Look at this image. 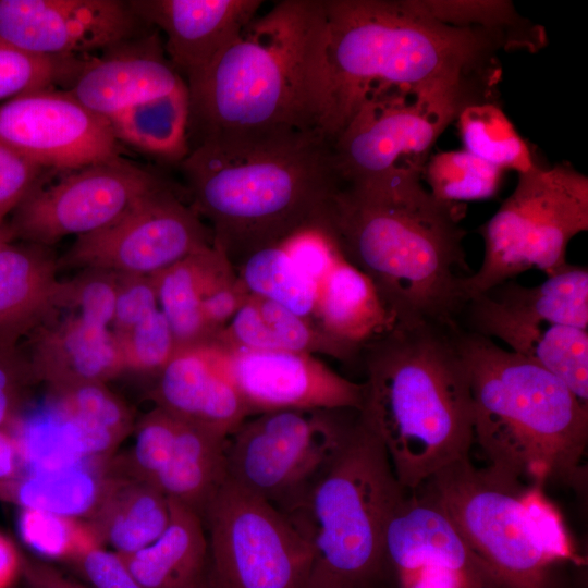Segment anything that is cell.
I'll use <instances>...</instances> for the list:
<instances>
[{
	"label": "cell",
	"instance_id": "obj_1",
	"mask_svg": "<svg viewBox=\"0 0 588 588\" xmlns=\"http://www.w3.org/2000/svg\"><path fill=\"white\" fill-rule=\"evenodd\" d=\"M419 168L368 184H340L319 231L373 284L394 324L458 327L469 272L464 204L442 201Z\"/></svg>",
	"mask_w": 588,
	"mask_h": 588
},
{
	"label": "cell",
	"instance_id": "obj_2",
	"mask_svg": "<svg viewBox=\"0 0 588 588\" xmlns=\"http://www.w3.org/2000/svg\"><path fill=\"white\" fill-rule=\"evenodd\" d=\"M186 85L189 149L208 139L321 135L330 140L323 0L274 3Z\"/></svg>",
	"mask_w": 588,
	"mask_h": 588
},
{
	"label": "cell",
	"instance_id": "obj_3",
	"mask_svg": "<svg viewBox=\"0 0 588 588\" xmlns=\"http://www.w3.org/2000/svg\"><path fill=\"white\" fill-rule=\"evenodd\" d=\"M460 331L426 321L396 323L362 348L367 380L359 416L406 491L469 457L474 405Z\"/></svg>",
	"mask_w": 588,
	"mask_h": 588
},
{
	"label": "cell",
	"instance_id": "obj_4",
	"mask_svg": "<svg viewBox=\"0 0 588 588\" xmlns=\"http://www.w3.org/2000/svg\"><path fill=\"white\" fill-rule=\"evenodd\" d=\"M180 166L192 208L234 269L258 250L318 230L339 187L331 142L321 135L208 139Z\"/></svg>",
	"mask_w": 588,
	"mask_h": 588
},
{
	"label": "cell",
	"instance_id": "obj_5",
	"mask_svg": "<svg viewBox=\"0 0 588 588\" xmlns=\"http://www.w3.org/2000/svg\"><path fill=\"white\" fill-rule=\"evenodd\" d=\"M332 108L330 140L369 97L500 76V37L454 27L418 0H323Z\"/></svg>",
	"mask_w": 588,
	"mask_h": 588
},
{
	"label": "cell",
	"instance_id": "obj_6",
	"mask_svg": "<svg viewBox=\"0 0 588 588\" xmlns=\"http://www.w3.org/2000/svg\"><path fill=\"white\" fill-rule=\"evenodd\" d=\"M474 405V441L489 467L542 487L584 490L588 406L554 375L502 348L492 339L460 331Z\"/></svg>",
	"mask_w": 588,
	"mask_h": 588
},
{
	"label": "cell",
	"instance_id": "obj_7",
	"mask_svg": "<svg viewBox=\"0 0 588 588\" xmlns=\"http://www.w3.org/2000/svg\"><path fill=\"white\" fill-rule=\"evenodd\" d=\"M405 493L358 412L340 455L287 516L314 552L309 588H373L389 569L385 531Z\"/></svg>",
	"mask_w": 588,
	"mask_h": 588
},
{
	"label": "cell",
	"instance_id": "obj_8",
	"mask_svg": "<svg viewBox=\"0 0 588 588\" xmlns=\"http://www.w3.org/2000/svg\"><path fill=\"white\" fill-rule=\"evenodd\" d=\"M426 491L501 588H567L529 500L530 485L469 457L437 471Z\"/></svg>",
	"mask_w": 588,
	"mask_h": 588
},
{
	"label": "cell",
	"instance_id": "obj_9",
	"mask_svg": "<svg viewBox=\"0 0 588 588\" xmlns=\"http://www.w3.org/2000/svg\"><path fill=\"white\" fill-rule=\"evenodd\" d=\"M513 193L479 229L485 254L462 280L467 301L524 271L567 269L569 242L588 230V177L566 162L517 174Z\"/></svg>",
	"mask_w": 588,
	"mask_h": 588
},
{
	"label": "cell",
	"instance_id": "obj_10",
	"mask_svg": "<svg viewBox=\"0 0 588 588\" xmlns=\"http://www.w3.org/2000/svg\"><path fill=\"white\" fill-rule=\"evenodd\" d=\"M498 82L468 78L367 98L331 140L339 183H364L401 169H424L437 139L466 106L495 101Z\"/></svg>",
	"mask_w": 588,
	"mask_h": 588
},
{
	"label": "cell",
	"instance_id": "obj_11",
	"mask_svg": "<svg viewBox=\"0 0 588 588\" xmlns=\"http://www.w3.org/2000/svg\"><path fill=\"white\" fill-rule=\"evenodd\" d=\"M357 415L286 409L250 416L228 437L226 479L290 516L340 455Z\"/></svg>",
	"mask_w": 588,
	"mask_h": 588
},
{
	"label": "cell",
	"instance_id": "obj_12",
	"mask_svg": "<svg viewBox=\"0 0 588 588\" xmlns=\"http://www.w3.org/2000/svg\"><path fill=\"white\" fill-rule=\"evenodd\" d=\"M203 522L216 588H309L311 546L269 503L225 479Z\"/></svg>",
	"mask_w": 588,
	"mask_h": 588
},
{
	"label": "cell",
	"instance_id": "obj_13",
	"mask_svg": "<svg viewBox=\"0 0 588 588\" xmlns=\"http://www.w3.org/2000/svg\"><path fill=\"white\" fill-rule=\"evenodd\" d=\"M211 244L210 232L192 206L162 186L107 226L76 237L59 266L152 275Z\"/></svg>",
	"mask_w": 588,
	"mask_h": 588
},
{
	"label": "cell",
	"instance_id": "obj_14",
	"mask_svg": "<svg viewBox=\"0 0 588 588\" xmlns=\"http://www.w3.org/2000/svg\"><path fill=\"white\" fill-rule=\"evenodd\" d=\"M164 184L121 157L68 171L49 186L37 185L15 209L13 237L49 247L66 236L96 232Z\"/></svg>",
	"mask_w": 588,
	"mask_h": 588
},
{
	"label": "cell",
	"instance_id": "obj_15",
	"mask_svg": "<svg viewBox=\"0 0 588 588\" xmlns=\"http://www.w3.org/2000/svg\"><path fill=\"white\" fill-rule=\"evenodd\" d=\"M0 144L41 168L66 172L120 157L109 120L52 88L0 105Z\"/></svg>",
	"mask_w": 588,
	"mask_h": 588
},
{
	"label": "cell",
	"instance_id": "obj_16",
	"mask_svg": "<svg viewBox=\"0 0 588 588\" xmlns=\"http://www.w3.org/2000/svg\"><path fill=\"white\" fill-rule=\"evenodd\" d=\"M384 552L400 588H501L426 491L405 493L389 520Z\"/></svg>",
	"mask_w": 588,
	"mask_h": 588
},
{
	"label": "cell",
	"instance_id": "obj_17",
	"mask_svg": "<svg viewBox=\"0 0 588 588\" xmlns=\"http://www.w3.org/2000/svg\"><path fill=\"white\" fill-rule=\"evenodd\" d=\"M250 416L286 409H356L365 383L339 375L305 353L226 350L208 343Z\"/></svg>",
	"mask_w": 588,
	"mask_h": 588
},
{
	"label": "cell",
	"instance_id": "obj_18",
	"mask_svg": "<svg viewBox=\"0 0 588 588\" xmlns=\"http://www.w3.org/2000/svg\"><path fill=\"white\" fill-rule=\"evenodd\" d=\"M143 21L118 0H0V41L48 58L112 49Z\"/></svg>",
	"mask_w": 588,
	"mask_h": 588
},
{
	"label": "cell",
	"instance_id": "obj_19",
	"mask_svg": "<svg viewBox=\"0 0 588 588\" xmlns=\"http://www.w3.org/2000/svg\"><path fill=\"white\" fill-rule=\"evenodd\" d=\"M130 3L143 21L164 34V52L187 83L258 15L264 1L147 0Z\"/></svg>",
	"mask_w": 588,
	"mask_h": 588
},
{
	"label": "cell",
	"instance_id": "obj_20",
	"mask_svg": "<svg viewBox=\"0 0 588 588\" xmlns=\"http://www.w3.org/2000/svg\"><path fill=\"white\" fill-rule=\"evenodd\" d=\"M463 314L465 330L499 339L558 377L588 406V330L512 315L485 293L470 297Z\"/></svg>",
	"mask_w": 588,
	"mask_h": 588
},
{
	"label": "cell",
	"instance_id": "obj_21",
	"mask_svg": "<svg viewBox=\"0 0 588 588\" xmlns=\"http://www.w3.org/2000/svg\"><path fill=\"white\" fill-rule=\"evenodd\" d=\"M155 377V406L184 421L228 438L250 417L208 344L176 350Z\"/></svg>",
	"mask_w": 588,
	"mask_h": 588
},
{
	"label": "cell",
	"instance_id": "obj_22",
	"mask_svg": "<svg viewBox=\"0 0 588 588\" xmlns=\"http://www.w3.org/2000/svg\"><path fill=\"white\" fill-rule=\"evenodd\" d=\"M72 82L68 91L108 120L132 106L186 85L157 35L145 38L136 48H112L106 56L84 61Z\"/></svg>",
	"mask_w": 588,
	"mask_h": 588
},
{
	"label": "cell",
	"instance_id": "obj_23",
	"mask_svg": "<svg viewBox=\"0 0 588 588\" xmlns=\"http://www.w3.org/2000/svg\"><path fill=\"white\" fill-rule=\"evenodd\" d=\"M28 358L38 382L51 394L107 383L124 371L122 356L110 328L93 323L76 313L56 316L32 333Z\"/></svg>",
	"mask_w": 588,
	"mask_h": 588
},
{
	"label": "cell",
	"instance_id": "obj_24",
	"mask_svg": "<svg viewBox=\"0 0 588 588\" xmlns=\"http://www.w3.org/2000/svg\"><path fill=\"white\" fill-rule=\"evenodd\" d=\"M49 247L7 244L0 252V347L16 348L64 309L66 283Z\"/></svg>",
	"mask_w": 588,
	"mask_h": 588
},
{
	"label": "cell",
	"instance_id": "obj_25",
	"mask_svg": "<svg viewBox=\"0 0 588 588\" xmlns=\"http://www.w3.org/2000/svg\"><path fill=\"white\" fill-rule=\"evenodd\" d=\"M163 449L152 479L168 499L177 501L201 518L226 479V437L170 414Z\"/></svg>",
	"mask_w": 588,
	"mask_h": 588
},
{
	"label": "cell",
	"instance_id": "obj_26",
	"mask_svg": "<svg viewBox=\"0 0 588 588\" xmlns=\"http://www.w3.org/2000/svg\"><path fill=\"white\" fill-rule=\"evenodd\" d=\"M316 289L314 320L356 360L394 324L371 281L342 256Z\"/></svg>",
	"mask_w": 588,
	"mask_h": 588
},
{
	"label": "cell",
	"instance_id": "obj_27",
	"mask_svg": "<svg viewBox=\"0 0 588 588\" xmlns=\"http://www.w3.org/2000/svg\"><path fill=\"white\" fill-rule=\"evenodd\" d=\"M222 348L324 354L345 364L354 356L326 334L314 319L301 317L266 298L249 295L210 342Z\"/></svg>",
	"mask_w": 588,
	"mask_h": 588
},
{
	"label": "cell",
	"instance_id": "obj_28",
	"mask_svg": "<svg viewBox=\"0 0 588 588\" xmlns=\"http://www.w3.org/2000/svg\"><path fill=\"white\" fill-rule=\"evenodd\" d=\"M234 271L225 255L211 244L151 275L176 350L210 343L201 304L209 292Z\"/></svg>",
	"mask_w": 588,
	"mask_h": 588
},
{
	"label": "cell",
	"instance_id": "obj_29",
	"mask_svg": "<svg viewBox=\"0 0 588 588\" xmlns=\"http://www.w3.org/2000/svg\"><path fill=\"white\" fill-rule=\"evenodd\" d=\"M169 516L168 498L157 487L109 469L100 503L86 522L101 544L125 555L155 541Z\"/></svg>",
	"mask_w": 588,
	"mask_h": 588
},
{
	"label": "cell",
	"instance_id": "obj_30",
	"mask_svg": "<svg viewBox=\"0 0 588 588\" xmlns=\"http://www.w3.org/2000/svg\"><path fill=\"white\" fill-rule=\"evenodd\" d=\"M168 501L169 522L160 536L138 551L120 554L143 588H184L205 576L208 540L203 518Z\"/></svg>",
	"mask_w": 588,
	"mask_h": 588
},
{
	"label": "cell",
	"instance_id": "obj_31",
	"mask_svg": "<svg viewBox=\"0 0 588 588\" xmlns=\"http://www.w3.org/2000/svg\"><path fill=\"white\" fill-rule=\"evenodd\" d=\"M52 396L57 414L69 427L85 461L109 458L134 431L131 409L106 383L85 384Z\"/></svg>",
	"mask_w": 588,
	"mask_h": 588
},
{
	"label": "cell",
	"instance_id": "obj_32",
	"mask_svg": "<svg viewBox=\"0 0 588 588\" xmlns=\"http://www.w3.org/2000/svg\"><path fill=\"white\" fill-rule=\"evenodd\" d=\"M107 471L86 464L51 470L23 471L0 491V500L22 509L87 520L103 495Z\"/></svg>",
	"mask_w": 588,
	"mask_h": 588
},
{
	"label": "cell",
	"instance_id": "obj_33",
	"mask_svg": "<svg viewBox=\"0 0 588 588\" xmlns=\"http://www.w3.org/2000/svg\"><path fill=\"white\" fill-rule=\"evenodd\" d=\"M109 122L118 142L164 160L181 162L189 152L187 85L132 106Z\"/></svg>",
	"mask_w": 588,
	"mask_h": 588
},
{
	"label": "cell",
	"instance_id": "obj_34",
	"mask_svg": "<svg viewBox=\"0 0 588 588\" xmlns=\"http://www.w3.org/2000/svg\"><path fill=\"white\" fill-rule=\"evenodd\" d=\"M483 293L512 315L588 330L586 267L571 265L535 286L509 280Z\"/></svg>",
	"mask_w": 588,
	"mask_h": 588
},
{
	"label": "cell",
	"instance_id": "obj_35",
	"mask_svg": "<svg viewBox=\"0 0 588 588\" xmlns=\"http://www.w3.org/2000/svg\"><path fill=\"white\" fill-rule=\"evenodd\" d=\"M455 123L463 149L503 171L522 174L540 163L495 101L466 106Z\"/></svg>",
	"mask_w": 588,
	"mask_h": 588
},
{
	"label": "cell",
	"instance_id": "obj_36",
	"mask_svg": "<svg viewBox=\"0 0 588 588\" xmlns=\"http://www.w3.org/2000/svg\"><path fill=\"white\" fill-rule=\"evenodd\" d=\"M418 3L444 24L500 37L509 50L535 52L546 45L543 28L520 16L510 1L418 0Z\"/></svg>",
	"mask_w": 588,
	"mask_h": 588
},
{
	"label": "cell",
	"instance_id": "obj_37",
	"mask_svg": "<svg viewBox=\"0 0 588 588\" xmlns=\"http://www.w3.org/2000/svg\"><path fill=\"white\" fill-rule=\"evenodd\" d=\"M235 271L250 295L314 319L316 285L299 271L282 245L252 254Z\"/></svg>",
	"mask_w": 588,
	"mask_h": 588
},
{
	"label": "cell",
	"instance_id": "obj_38",
	"mask_svg": "<svg viewBox=\"0 0 588 588\" xmlns=\"http://www.w3.org/2000/svg\"><path fill=\"white\" fill-rule=\"evenodd\" d=\"M504 172L461 149L430 155L422 179L436 198L463 204L494 197L501 188Z\"/></svg>",
	"mask_w": 588,
	"mask_h": 588
},
{
	"label": "cell",
	"instance_id": "obj_39",
	"mask_svg": "<svg viewBox=\"0 0 588 588\" xmlns=\"http://www.w3.org/2000/svg\"><path fill=\"white\" fill-rule=\"evenodd\" d=\"M19 527L24 542L38 554L73 562L84 550L101 542L83 519L22 509Z\"/></svg>",
	"mask_w": 588,
	"mask_h": 588
},
{
	"label": "cell",
	"instance_id": "obj_40",
	"mask_svg": "<svg viewBox=\"0 0 588 588\" xmlns=\"http://www.w3.org/2000/svg\"><path fill=\"white\" fill-rule=\"evenodd\" d=\"M84 61L28 53L0 41V100L74 78Z\"/></svg>",
	"mask_w": 588,
	"mask_h": 588
},
{
	"label": "cell",
	"instance_id": "obj_41",
	"mask_svg": "<svg viewBox=\"0 0 588 588\" xmlns=\"http://www.w3.org/2000/svg\"><path fill=\"white\" fill-rule=\"evenodd\" d=\"M114 338L124 371L156 376L176 351L173 333L160 308Z\"/></svg>",
	"mask_w": 588,
	"mask_h": 588
},
{
	"label": "cell",
	"instance_id": "obj_42",
	"mask_svg": "<svg viewBox=\"0 0 588 588\" xmlns=\"http://www.w3.org/2000/svg\"><path fill=\"white\" fill-rule=\"evenodd\" d=\"M65 283V310H74L93 323L111 327L118 293L117 273L83 269Z\"/></svg>",
	"mask_w": 588,
	"mask_h": 588
},
{
	"label": "cell",
	"instance_id": "obj_43",
	"mask_svg": "<svg viewBox=\"0 0 588 588\" xmlns=\"http://www.w3.org/2000/svg\"><path fill=\"white\" fill-rule=\"evenodd\" d=\"M159 308L151 275L118 274V293L110 330L115 336L124 334Z\"/></svg>",
	"mask_w": 588,
	"mask_h": 588
},
{
	"label": "cell",
	"instance_id": "obj_44",
	"mask_svg": "<svg viewBox=\"0 0 588 588\" xmlns=\"http://www.w3.org/2000/svg\"><path fill=\"white\" fill-rule=\"evenodd\" d=\"M38 382L28 357L0 347V428L12 430L28 388Z\"/></svg>",
	"mask_w": 588,
	"mask_h": 588
},
{
	"label": "cell",
	"instance_id": "obj_45",
	"mask_svg": "<svg viewBox=\"0 0 588 588\" xmlns=\"http://www.w3.org/2000/svg\"><path fill=\"white\" fill-rule=\"evenodd\" d=\"M40 166L0 144V228L39 184Z\"/></svg>",
	"mask_w": 588,
	"mask_h": 588
},
{
	"label": "cell",
	"instance_id": "obj_46",
	"mask_svg": "<svg viewBox=\"0 0 588 588\" xmlns=\"http://www.w3.org/2000/svg\"><path fill=\"white\" fill-rule=\"evenodd\" d=\"M282 246L316 287L341 257L331 241L318 230L301 232Z\"/></svg>",
	"mask_w": 588,
	"mask_h": 588
},
{
	"label": "cell",
	"instance_id": "obj_47",
	"mask_svg": "<svg viewBox=\"0 0 588 588\" xmlns=\"http://www.w3.org/2000/svg\"><path fill=\"white\" fill-rule=\"evenodd\" d=\"M73 563L94 588H143L121 555L100 543L84 550Z\"/></svg>",
	"mask_w": 588,
	"mask_h": 588
},
{
	"label": "cell",
	"instance_id": "obj_48",
	"mask_svg": "<svg viewBox=\"0 0 588 588\" xmlns=\"http://www.w3.org/2000/svg\"><path fill=\"white\" fill-rule=\"evenodd\" d=\"M21 575L27 588H86L45 562L22 555Z\"/></svg>",
	"mask_w": 588,
	"mask_h": 588
},
{
	"label": "cell",
	"instance_id": "obj_49",
	"mask_svg": "<svg viewBox=\"0 0 588 588\" xmlns=\"http://www.w3.org/2000/svg\"><path fill=\"white\" fill-rule=\"evenodd\" d=\"M23 471L24 465L13 430L0 428V491Z\"/></svg>",
	"mask_w": 588,
	"mask_h": 588
},
{
	"label": "cell",
	"instance_id": "obj_50",
	"mask_svg": "<svg viewBox=\"0 0 588 588\" xmlns=\"http://www.w3.org/2000/svg\"><path fill=\"white\" fill-rule=\"evenodd\" d=\"M22 555L14 543L0 534V588H10L21 575Z\"/></svg>",
	"mask_w": 588,
	"mask_h": 588
},
{
	"label": "cell",
	"instance_id": "obj_51",
	"mask_svg": "<svg viewBox=\"0 0 588 588\" xmlns=\"http://www.w3.org/2000/svg\"><path fill=\"white\" fill-rule=\"evenodd\" d=\"M184 588H216L211 580L207 579L205 576L195 583L184 587Z\"/></svg>",
	"mask_w": 588,
	"mask_h": 588
},
{
	"label": "cell",
	"instance_id": "obj_52",
	"mask_svg": "<svg viewBox=\"0 0 588 588\" xmlns=\"http://www.w3.org/2000/svg\"><path fill=\"white\" fill-rule=\"evenodd\" d=\"M11 240H12V236L9 232V229L5 226H1L0 228V252L7 244L10 243Z\"/></svg>",
	"mask_w": 588,
	"mask_h": 588
}]
</instances>
